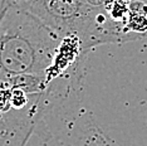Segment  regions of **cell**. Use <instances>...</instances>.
I'll list each match as a JSON object with an SVG mask.
<instances>
[{
	"label": "cell",
	"instance_id": "1",
	"mask_svg": "<svg viewBox=\"0 0 147 146\" xmlns=\"http://www.w3.org/2000/svg\"><path fill=\"white\" fill-rule=\"evenodd\" d=\"M62 39L36 16L11 4L0 25V79L45 77Z\"/></svg>",
	"mask_w": 147,
	"mask_h": 146
},
{
	"label": "cell",
	"instance_id": "2",
	"mask_svg": "<svg viewBox=\"0 0 147 146\" xmlns=\"http://www.w3.org/2000/svg\"><path fill=\"white\" fill-rule=\"evenodd\" d=\"M15 5L36 16L62 38L73 34L82 43L98 9L87 0H18Z\"/></svg>",
	"mask_w": 147,
	"mask_h": 146
},
{
	"label": "cell",
	"instance_id": "3",
	"mask_svg": "<svg viewBox=\"0 0 147 146\" xmlns=\"http://www.w3.org/2000/svg\"><path fill=\"white\" fill-rule=\"evenodd\" d=\"M11 93L13 84L6 79H0V146H26L33 134L48 139V128L44 124L48 110H15Z\"/></svg>",
	"mask_w": 147,
	"mask_h": 146
},
{
	"label": "cell",
	"instance_id": "4",
	"mask_svg": "<svg viewBox=\"0 0 147 146\" xmlns=\"http://www.w3.org/2000/svg\"><path fill=\"white\" fill-rule=\"evenodd\" d=\"M11 4L13 3L10 1V0H1V1H0V25H1L6 11L9 10V8H10Z\"/></svg>",
	"mask_w": 147,
	"mask_h": 146
},
{
	"label": "cell",
	"instance_id": "5",
	"mask_svg": "<svg viewBox=\"0 0 147 146\" xmlns=\"http://www.w3.org/2000/svg\"><path fill=\"white\" fill-rule=\"evenodd\" d=\"M10 1L13 3V4H15V3H16V1H18V0H10Z\"/></svg>",
	"mask_w": 147,
	"mask_h": 146
}]
</instances>
